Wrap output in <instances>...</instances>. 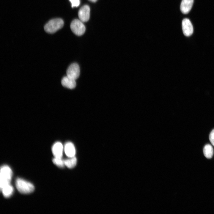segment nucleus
Returning a JSON list of instances; mask_svg holds the SVG:
<instances>
[{
  "mask_svg": "<svg viewBox=\"0 0 214 214\" xmlns=\"http://www.w3.org/2000/svg\"><path fill=\"white\" fill-rule=\"evenodd\" d=\"M12 174L11 169L7 165H4L1 167L0 174V189L10 184Z\"/></svg>",
  "mask_w": 214,
  "mask_h": 214,
  "instance_id": "1",
  "label": "nucleus"
},
{
  "mask_svg": "<svg viewBox=\"0 0 214 214\" xmlns=\"http://www.w3.org/2000/svg\"><path fill=\"white\" fill-rule=\"evenodd\" d=\"M15 185L18 191L23 194H29L34 190V185L30 182L20 178H17Z\"/></svg>",
  "mask_w": 214,
  "mask_h": 214,
  "instance_id": "2",
  "label": "nucleus"
},
{
  "mask_svg": "<svg viewBox=\"0 0 214 214\" xmlns=\"http://www.w3.org/2000/svg\"><path fill=\"white\" fill-rule=\"evenodd\" d=\"M64 23L63 20L56 18L49 21L44 26L45 31L49 33H54L62 27Z\"/></svg>",
  "mask_w": 214,
  "mask_h": 214,
  "instance_id": "3",
  "label": "nucleus"
},
{
  "mask_svg": "<svg viewBox=\"0 0 214 214\" xmlns=\"http://www.w3.org/2000/svg\"><path fill=\"white\" fill-rule=\"evenodd\" d=\"M80 20L75 19L71 22L70 27L72 32L78 36L82 35L85 31V27Z\"/></svg>",
  "mask_w": 214,
  "mask_h": 214,
  "instance_id": "4",
  "label": "nucleus"
},
{
  "mask_svg": "<svg viewBox=\"0 0 214 214\" xmlns=\"http://www.w3.org/2000/svg\"><path fill=\"white\" fill-rule=\"evenodd\" d=\"M80 73L79 66L75 63L71 64L68 68L66 72L67 76L75 80L78 78Z\"/></svg>",
  "mask_w": 214,
  "mask_h": 214,
  "instance_id": "5",
  "label": "nucleus"
},
{
  "mask_svg": "<svg viewBox=\"0 0 214 214\" xmlns=\"http://www.w3.org/2000/svg\"><path fill=\"white\" fill-rule=\"evenodd\" d=\"M182 28L184 34L187 37L191 35L193 32V27L190 21L188 18H185L182 21Z\"/></svg>",
  "mask_w": 214,
  "mask_h": 214,
  "instance_id": "6",
  "label": "nucleus"
},
{
  "mask_svg": "<svg viewBox=\"0 0 214 214\" xmlns=\"http://www.w3.org/2000/svg\"><path fill=\"white\" fill-rule=\"evenodd\" d=\"M90 9L89 6L85 5L79 9L78 16L79 20L82 22L88 21L90 17Z\"/></svg>",
  "mask_w": 214,
  "mask_h": 214,
  "instance_id": "7",
  "label": "nucleus"
},
{
  "mask_svg": "<svg viewBox=\"0 0 214 214\" xmlns=\"http://www.w3.org/2000/svg\"><path fill=\"white\" fill-rule=\"evenodd\" d=\"M63 148V146L61 142H55L52 148V152L54 157L62 158Z\"/></svg>",
  "mask_w": 214,
  "mask_h": 214,
  "instance_id": "8",
  "label": "nucleus"
},
{
  "mask_svg": "<svg viewBox=\"0 0 214 214\" xmlns=\"http://www.w3.org/2000/svg\"><path fill=\"white\" fill-rule=\"evenodd\" d=\"M193 0H182L180 4V10L184 14L188 13L191 9Z\"/></svg>",
  "mask_w": 214,
  "mask_h": 214,
  "instance_id": "9",
  "label": "nucleus"
},
{
  "mask_svg": "<svg viewBox=\"0 0 214 214\" xmlns=\"http://www.w3.org/2000/svg\"><path fill=\"white\" fill-rule=\"evenodd\" d=\"M62 85L69 89L74 88L76 86L75 80L71 78L67 75L64 77L61 81Z\"/></svg>",
  "mask_w": 214,
  "mask_h": 214,
  "instance_id": "10",
  "label": "nucleus"
},
{
  "mask_svg": "<svg viewBox=\"0 0 214 214\" xmlns=\"http://www.w3.org/2000/svg\"><path fill=\"white\" fill-rule=\"evenodd\" d=\"M64 150L66 155L70 158L74 156L75 154V149L73 144L70 142H67L64 147Z\"/></svg>",
  "mask_w": 214,
  "mask_h": 214,
  "instance_id": "11",
  "label": "nucleus"
},
{
  "mask_svg": "<svg viewBox=\"0 0 214 214\" xmlns=\"http://www.w3.org/2000/svg\"><path fill=\"white\" fill-rule=\"evenodd\" d=\"M0 189L4 196L6 198L10 197L14 191L13 188L10 184L4 186Z\"/></svg>",
  "mask_w": 214,
  "mask_h": 214,
  "instance_id": "12",
  "label": "nucleus"
},
{
  "mask_svg": "<svg viewBox=\"0 0 214 214\" xmlns=\"http://www.w3.org/2000/svg\"><path fill=\"white\" fill-rule=\"evenodd\" d=\"M213 149L212 146L207 144L205 145L203 149V153L205 157L207 159L211 158L213 154Z\"/></svg>",
  "mask_w": 214,
  "mask_h": 214,
  "instance_id": "13",
  "label": "nucleus"
},
{
  "mask_svg": "<svg viewBox=\"0 0 214 214\" xmlns=\"http://www.w3.org/2000/svg\"><path fill=\"white\" fill-rule=\"evenodd\" d=\"M65 160H64L65 165L69 168H72L74 167L76 165L77 163V159L75 157L70 158Z\"/></svg>",
  "mask_w": 214,
  "mask_h": 214,
  "instance_id": "14",
  "label": "nucleus"
},
{
  "mask_svg": "<svg viewBox=\"0 0 214 214\" xmlns=\"http://www.w3.org/2000/svg\"><path fill=\"white\" fill-rule=\"evenodd\" d=\"M52 161L54 164L59 167L63 168L65 165L64 160L62 158L54 157Z\"/></svg>",
  "mask_w": 214,
  "mask_h": 214,
  "instance_id": "15",
  "label": "nucleus"
},
{
  "mask_svg": "<svg viewBox=\"0 0 214 214\" xmlns=\"http://www.w3.org/2000/svg\"><path fill=\"white\" fill-rule=\"evenodd\" d=\"M209 139L211 144L214 146V129H213L210 133Z\"/></svg>",
  "mask_w": 214,
  "mask_h": 214,
  "instance_id": "16",
  "label": "nucleus"
},
{
  "mask_svg": "<svg viewBox=\"0 0 214 214\" xmlns=\"http://www.w3.org/2000/svg\"><path fill=\"white\" fill-rule=\"evenodd\" d=\"M71 2L72 7H77L80 4L79 0H69Z\"/></svg>",
  "mask_w": 214,
  "mask_h": 214,
  "instance_id": "17",
  "label": "nucleus"
},
{
  "mask_svg": "<svg viewBox=\"0 0 214 214\" xmlns=\"http://www.w3.org/2000/svg\"><path fill=\"white\" fill-rule=\"evenodd\" d=\"M90 1H91L92 2H95L97 1V0H89Z\"/></svg>",
  "mask_w": 214,
  "mask_h": 214,
  "instance_id": "18",
  "label": "nucleus"
}]
</instances>
